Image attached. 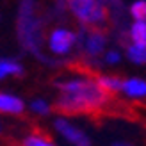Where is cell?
<instances>
[{
	"instance_id": "16",
	"label": "cell",
	"mask_w": 146,
	"mask_h": 146,
	"mask_svg": "<svg viewBox=\"0 0 146 146\" xmlns=\"http://www.w3.org/2000/svg\"><path fill=\"white\" fill-rule=\"evenodd\" d=\"M112 146H132V144H128V143H114Z\"/></svg>"
},
{
	"instance_id": "14",
	"label": "cell",
	"mask_w": 146,
	"mask_h": 146,
	"mask_svg": "<svg viewBox=\"0 0 146 146\" xmlns=\"http://www.w3.org/2000/svg\"><path fill=\"white\" fill-rule=\"evenodd\" d=\"M31 109L34 112H38V114H46L50 111V107H48V104L45 100H34L31 104Z\"/></svg>"
},
{
	"instance_id": "9",
	"label": "cell",
	"mask_w": 146,
	"mask_h": 146,
	"mask_svg": "<svg viewBox=\"0 0 146 146\" xmlns=\"http://www.w3.org/2000/svg\"><path fill=\"white\" fill-rule=\"evenodd\" d=\"M128 59L135 62V64H143L146 62V45H130L127 50Z\"/></svg>"
},
{
	"instance_id": "15",
	"label": "cell",
	"mask_w": 146,
	"mask_h": 146,
	"mask_svg": "<svg viewBox=\"0 0 146 146\" xmlns=\"http://www.w3.org/2000/svg\"><path fill=\"white\" fill-rule=\"evenodd\" d=\"M119 59H121V57H119L118 52H107V54H105V61H107L109 64H116Z\"/></svg>"
},
{
	"instance_id": "12",
	"label": "cell",
	"mask_w": 146,
	"mask_h": 146,
	"mask_svg": "<svg viewBox=\"0 0 146 146\" xmlns=\"http://www.w3.org/2000/svg\"><path fill=\"white\" fill-rule=\"evenodd\" d=\"M130 13L135 18V21H144L146 18V0H137L130 7Z\"/></svg>"
},
{
	"instance_id": "11",
	"label": "cell",
	"mask_w": 146,
	"mask_h": 146,
	"mask_svg": "<svg viewBox=\"0 0 146 146\" xmlns=\"http://www.w3.org/2000/svg\"><path fill=\"white\" fill-rule=\"evenodd\" d=\"M21 71V66L14 61H9V59H4L0 62V75L5 77V75H20Z\"/></svg>"
},
{
	"instance_id": "7",
	"label": "cell",
	"mask_w": 146,
	"mask_h": 146,
	"mask_svg": "<svg viewBox=\"0 0 146 146\" xmlns=\"http://www.w3.org/2000/svg\"><path fill=\"white\" fill-rule=\"evenodd\" d=\"M104 45H105V38H104V34H100V32H93L89 38H87V41H86V48H87V52H89L91 55L102 54Z\"/></svg>"
},
{
	"instance_id": "5",
	"label": "cell",
	"mask_w": 146,
	"mask_h": 146,
	"mask_svg": "<svg viewBox=\"0 0 146 146\" xmlns=\"http://www.w3.org/2000/svg\"><path fill=\"white\" fill-rule=\"evenodd\" d=\"M121 91L130 98H143L146 96V82L143 78H128L123 82Z\"/></svg>"
},
{
	"instance_id": "2",
	"label": "cell",
	"mask_w": 146,
	"mask_h": 146,
	"mask_svg": "<svg viewBox=\"0 0 146 146\" xmlns=\"http://www.w3.org/2000/svg\"><path fill=\"white\" fill-rule=\"evenodd\" d=\"M70 9L86 25H98L105 20V7L100 0H70Z\"/></svg>"
},
{
	"instance_id": "8",
	"label": "cell",
	"mask_w": 146,
	"mask_h": 146,
	"mask_svg": "<svg viewBox=\"0 0 146 146\" xmlns=\"http://www.w3.org/2000/svg\"><path fill=\"white\" fill-rule=\"evenodd\" d=\"M134 45H146V21H134L130 29Z\"/></svg>"
},
{
	"instance_id": "6",
	"label": "cell",
	"mask_w": 146,
	"mask_h": 146,
	"mask_svg": "<svg viewBox=\"0 0 146 146\" xmlns=\"http://www.w3.org/2000/svg\"><path fill=\"white\" fill-rule=\"evenodd\" d=\"M0 111L7 112V114H20L23 111V102L18 96H13V94H0Z\"/></svg>"
},
{
	"instance_id": "10",
	"label": "cell",
	"mask_w": 146,
	"mask_h": 146,
	"mask_svg": "<svg viewBox=\"0 0 146 146\" xmlns=\"http://www.w3.org/2000/svg\"><path fill=\"white\" fill-rule=\"evenodd\" d=\"M96 82H98V86H100L104 91L114 93V91L123 89V82H121L119 78H116V77H100Z\"/></svg>"
},
{
	"instance_id": "13",
	"label": "cell",
	"mask_w": 146,
	"mask_h": 146,
	"mask_svg": "<svg viewBox=\"0 0 146 146\" xmlns=\"http://www.w3.org/2000/svg\"><path fill=\"white\" fill-rule=\"evenodd\" d=\"M23 144L25 146H54L50 141H46L45 137H41V135H31V137H27Z\"/></svg>"
},
{
	"instance_id": "4",
	"label": "cell",
	"mask_w": 146,
	"mask_h": 146,
	"mask_svg": "<svg viewBox=\"0 0 146 146\" xmlns=\"http://www.w3.org/2000/svg\"><path fill=\"white\" fill-rule=\"evenodd\" d=\"M55 128L59 130V134L66 141H70L71 144H75V146H89V139H87V135L80 128H77L75 125H71L70 121L62 119V118L57 119L55 121Z\"/></svg>"
},
{
	"instance_id": "3",
	"label": "cell",
	"mask_w": 146,
	"mask_h": 146,
	"mask_svg": "<svg viewBox=\"0 0 146 146\" xmlns=\"http://www.w3.org/2000/svg\"><path fill=\"white\" fill-rule=\"evenodd\" d=\"M75 43V34L68 29H55V31L50 34L48 39V46L54 54H66L70 52V48Z\"/></svg>"
},
{
	"instance_id": "1",
	"label": "cell",
	"mask_w": 146,
	"mask_h": 146,
	"mask_svg": "<svg viewBox=\"0 0 146 146\" xmlns=\"http://www.w3.org/2000/svg\"><path fill=\"white\" fill-rule=\"evenodd\" d=\"M104 102H107V96L98 82L75 78L61 84V96L57 100V107L64 112H84L100 107Z\"/></svg>"
}]
</instances>
